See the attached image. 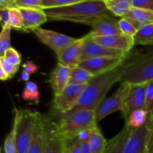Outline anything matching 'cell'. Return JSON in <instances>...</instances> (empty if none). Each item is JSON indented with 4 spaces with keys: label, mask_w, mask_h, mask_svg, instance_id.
Returning a JSON list of instances; mask_svg holds the SVG:
<instances>
[{
    "label": "cell",
    "mask_w": 153,
    "mask_h": 153,
    "mask_svg": "<svg viewBox=\"0 0 153 153\" xmlns=\"http://www.w3.org/2000/svg\"><path fill=\"white\" fill-rule=\"evenodd\" d=\"M43 10L47 15L48 21H66L91 27L104 18L112 16L103 0H91Z\"/></svg>",
    "instance_id": "1"
},
{
    "label": "cell",
    "mask_w": 153,
    "mask_h": 153,
    "mask_svg": "<svg viewBox=\"0 0 153 153\" xmlns=\"http://www.w3.org/2000/svg\"><path fill=\"white\" fill-rule=\"evenodd\" d=\"M123 75V67L122 65L108 73L94 76L87 84L74 108L64 116L82 110H97L104 101L106 94L111 87L117 82L122 81Z\"/></svg>",
    "instance_id": "2"
},
{
    "label": "cell",
    "mask_w": 153,
    "mask_h": 153,
    "mask_svg": "<svg viewBox=\"0 0 153 153\" xmlns=\"http://www.w3.org/2000/svg\"><path fill=\"white\" fill-rule=\"evenodd\" d=\"M123 67L121 82L131 85L146 84L153 80V51L137 55L132 59L126 58Z\"/></svg>",
    "instance_id": "3"
},
{
    "label": "cell",
    "mask_w": 153,
    "mask_h": 153,
    "mask_svg": "<svg viewBox=\"0 0 153 153\" xmlns=\"http://www.w3.org/2000/svg\"><path fill=\"white\" fill-rule=\"evenodd\" d=\"M56 123L58 131L63 137H76L82 131L91 129L97 125L96 111L82 110L60 117Z\"/></svg>",
    "instance_id": "4"
},
{
    "label": "cell",
    "mask_w": 153,
    "mask_h": 153,
    "mask_svg": "<svg viewBox=\"0 0 153 153\" xmlns=\"http://www.w3.org/2000/svg\"><path fill=\"white\" fill-rule=\"evenodd\" d=\"M35 113L28 109L15 108L13 127L15 129L17 153H28L32 139Z\"/></svg>",
    "instance_id": "5"
},
{
    "label": "cell",
    "mask_w": 153,
    "mask_h": 153,
    "mask_svg": "<svg viewBox=\"0 0 153 153\" xmlns=\"http://www.w3.org/2000/svg\"><path fill=\"white\" fill-rule=\"evenodd\" d=\"M43 153H64V137L57 127L56 121L41 114Z\"/></svg>",
    "instance_id": "6"
},
{
    "label": "cell",
    "mask_w": 153,
    "mask_h": 153,
    "mask_svg": "<svg viewBox=\"0 0 153 153\" xmlns=\"http://www.w3.org/2000/svg\"><path fill=\"white\" fill-rule=\"evenodd\" d=\"M131 85L127 82H122L117 91L112 96L101 103L98 108L96 110V121L98 123L100 121L104 119L105 117L122 110L126 98L131 91Z\"/></svg>",
    "instance_id": "7"
},
{
    "label": "cell",
    "mask_w": 153,
    "mask_h": 153,
    "mask_svg": "<svg viewBox=\"0 0 153 153\" xmlns=\"http://www.w3.org/2000/svg\"><path fill=\"white\" fill-rule=\"evenodd\" d=\"M86 86L87 85L68 84L61 94L55 96L54 108L58 112L60 117L67 114L74 108Z\"/></svg>",
    "instance_id": "8"
},
{
    "label": "cell",
    "mask_w": 153,
    "mask_h": 153,
    "mask_svg": "<svg viewBox=\"0 0 153 153\" xmlns=\"http://www.w3.org/2000/svg\"><path fill=\"white\" fill-rule=\"evenodd\" d=\"M127 57H100L81 61L78 67L89 72L94 76L113 70L120 67Z\"/></svg>",
    "instance_id": "9"
},
{
    "label": "cell",
    "mask_w": 153,
    "mask_h": 153,
    "mask_svg": "<svg viewBox=\"0 0 153 153\" xmlns=\"http://www.w3.org/2000/svg\"><path fill=\"white\" fill-rule=\"evenodd\" d=\"M34 33L41 43L50 48L56 54L63 48L76 40V38L66 34L42 28L35 29Z\"/></svg>",
    "instance_id": "10"
},
{
    "label": "cell",
    "mask_w": 153,
    "mask_h": 153,
    "mask_svg": "<svg viewBox=\"0 0 153 153\" xmlns=\"http://www.w3.org/2000/svg\"><path fill=\"white\" fill-rule=\"evenodd\" d=\"M128 53L111 49L96 43L88 34L85 35V40L82 48L81 61L100 57H127Z\"/></svg>",
    "instance_id": "11"
},
{
    "label": "cell",
    "mask_w": 153,
    "mask_h": 153,
    "mask_svg": "<svg viewBox=\"0 0 153 153\" xmlns=\"http://www.w3.org/2000/svg\"><path fill=\"white\" fill-rule=\"evenodd\" d=\"M85 40V36L79 39H76L73 43L66 46L59 51L57 55L59 64L74 68L79 66L81 62L82 48Z\"/></svg>",
    "instance_id": "12"
},
{
    "label": "cell",
    "mask_w": 153,
    "mask_h": 153,
    "mask_svg": "<svg viewBox=\"0 0 153 153\" xmlns=\"http://www.w3.org/2000/svg\"><path fill=\"white\" fill-rule=\"evenodd\" d=\"M146 107V84L131 85V91L126 98L121 112L126 120L128 115L137 109H145Z\"/></svg>",
    "instance_id": "13"
},
{
    "label": "cell",
    "mask_w": 153,
    "mask_h": 153,
    "mask_svg": "<svg viewBox=\"0 0 153 153\" xmlns=\"http://www.w3.org/2000/svg\"><path fill=\"white\" fill-rule=\"evenodd\" d=\"M92 38L96 43L101 46L111 49L121 51L126 53H129L134 46V38L123 34L102 36Z\"/></svg>",
    "instance_id": "14"
},
{
    "label": "cell",
    "mask_w": 153,
    "mask_h": 153,
    "mask_svg": "<svg viewBox=\"0 0 153 153\" xmlns=\"http://www.w3.org/2000/svg\"><path fill=\"white\" fill-rule=\"evenodd\" d=\"M146 123L140 128H131L124 147L123 153H147Z\"/></svg>",
    "instance_id": "15"
},
{
    "label": "cell",
    "mask_w": 153,
    "mask_h": 153,
    "mask_svg": "<svg viewBox=\"0 0 153 153\" xmlns=\"http://www.w3.org/2000/svg\"><path fill=\"white\" fill-rule=\"evenodd\" d=\"M71 68L58 63L50 75V82L54 95L58 96L63 92L70 82Z\"/></svg>",
    "instance_id": "16"
},
{
    "label": "cell",
    "mask_w": 153,
    "mask_h": 153,
    "mask_svg": "<svg viewBox=\"0 0 153 153\" xmlns=\"http://www.w3.org/2000/svg\"><path fill=\"white\" fill-rule=\"evenodd\" d=\"M23 18L24 31H32L40 28L48 21L47 15L43 9L19 8Z\"/></svg>",
    "instance_id": "17"
},
{
    "label": "cell",
    "mask_w": 153,
    "mask_h": 153,
    "mask_svg": "<svg viewBox=\"0 0 153 153\" xmlns=\"http://www.w3.org/2000/svg\"><path fill=\"white\" fill-rule=\"evenodd\" d=\"M91 28V31L88 34L91 37L122 34L120 29L119 20L112 16L105 17L96 22Z\"/></svg>",
    "instance_id": "18"
},
{
    "label": "cell",
    "mask_w": 153,
    "mask_h": 153,
    "mask_svg": "<svg viewBox=\"0 0 153 153\" xmlns=\"http://www.w3.org/2000/svg\"><path fill=\"white\" fill-rule=\"evenodd\" d=\"M125 18L138 30L143 25L153 24V10L132 7Z\"/></svg>",
    "instance_id": "19"
},
{
    "label": "cell",
    "mask_w": 153,
    "mask_h": 153,
    "mask_svg": "<svg viewBox=\"0 0 153 153\" xmlns=\"http://www.w3.org/2000/svg\"><path fill=\"white\" fill-rule=\"evenodd\" d=\"M131 129V128L126 123L123 129L115 137L108 140L107 146L102 153H123L124 147Z\"/></svg>",
    "instance_id": "20"
},
{
    "label": "cell",
    "mask_w": 153,
    "mask_h": 153,
    "mask_svg": "<svg viewBox=\"0 0 153 153\" xmlns=\"http://www.w3.org/2000/svg\"><path fill=\"white\" fill-rule=\"evenodd\" d=\"M28 153H43V131H42L41 114L36 112L33 128L32 139Z\"/></svg>",
    "instance_id": "21"
},
{
    "label": "cell",
    "mask_w": 153,
    "mask_h": 153,
    "mask_svg": "<svg viewBox=\"0 0 153 153\" xmlns=\"http://www.w3.org/2000/svg\"><path fill=\"white\" fill-rule=\"evenodd\" d=\"M108 142L97 125L89 130V145L92 153H102Z\"/></svg>",
    "instance_id": "22"
},
{
    "label": "cell",
    "mask_w": 153,
    "mask_h": 153,
    "mask_svg": "<svg viewBox=\"0 0 153 153\" xmlns=\"http://www.w3.org/2000/svg\"><path fill=\"white\" fill-rule=\"evenodd\" d=\"M106 8L112 15L123 18L132 7L131 0H103Z\"/></svg>",
    "instance_id": "23"
},
{
    "label": "cell",
    "mask_w": 153,
    "mask_h": 153,
    "mask_svg": "<svg viewBox=\"0 0 153 153\" xmlns=\"http://www.w3.org/2000/svg\"><path fill=\"white\" fill-rule=\"evenodd\" d=\"M149 113L146 109H137L128 115L126 120V123L131 128H140L147 122Z\"/></svg>",
    "instance_id": "24"
},
{
    "label": "cell",
    "mask_w": 153,
    "mask_h": 153,
    "mask_svg": "<svg viewBox=\"0 0 153 153\" xmlns=\"http://www.w3.org/2000/svg\"><path fill=\"white\" fill-rule=\"evenodd\" d=\"M133 38L134 45H153V24L142 26Z\"/></svg>",
    "instance_id": "25"
},
{
    "label": "cell",
    "mask_w": 153,
    "mask_h": 153,
    "mask_svg": "<svg viewBox=\"0 0 153 153\" xmlns=\"http://www.w3.org/2000/svg\"><path fill=\"white\" fill-rule=\"evenodd\" d=\"M94 77L91 73L79 67L71 68L69 84L75 85H87Z\"/></svg>",
    "instance_id": "26"
},
{
    "label": "cell",
    "mask_w": 153,
    "mask_h": 153,
    "mask_svg": "<svg viewBox=\"0 0 153 153\" xmlns=\"http://www.w3.org/2000/svg\"><path fill=\"white\" fill-rule=\"evenodd\" d=\"M21 97L22 100L25 101L38 103L40 100V94L37 84L31 81L26 82Z\"/></svg>",
    "instance_id": "27"
},
{
    "label": "cell",
    "mask_w": 153,
    "mask_h": 153,
    "mask_svg": "<svg viewBox=\"0 0 153 153\" xmlns=\"http://www.w3.org/2000/svg\"><path fill=\"white\" fill-rule=\"evenodd\" d=\"M9 17L8 25L11 28L18 31H24L23 18L20 9L17 7H9Z\"/></svg>",
    "instance_id": "28"
},
{
    "label": "cell",
    "mask_w": 153,
    "mask_h": 153,
    "mask_svg": "<svg viewBox=\"0 0 153 153\" xmlns=\"http://www.w3.org/2000/svg\"><path fill=\"white\" fill-rule=\"evenodd\" d=\"M64 153H82L79 135L73 137H64Z\"/></svg>",
    "instance_id": "29"
},
{
    "label": "cell",
    "mask_w": 153,
    "mask_h": 153,
    "mask_svg": "<svg viewBox=\"0 0 153 153\" xmlns=\"http://www.w3.org/2000/svg\"><path fill=\"white\" fill-rule=\"evenodd\" d=\"M11 29L9 25L3 27L0 34V57L3 56L7 49L11 47L10 46V32Z\"/></svg>",
    "instance_id": "30"
},
{
    "label": "cell",
    "mask_w": 153,
    "mask_h": 153,
    "mask_svg": "<svg viewBox=\"0 0 153 153\" xmlns=\"http://www.w3.org/2000/svg\"><path fill=\"white\" fill-rule=\"evenodd\" d=\"M91 1V0H43V9L52 8V7H64L72 5L82 1Z\"/></svg>",
    "instance_id": "31"
},
{
    "label": "cell",
    "mask_w": 153,
    "mask_h": 153,
    "mask_svg": "<svg viewBox=\"0 0 153 153\" xmlns=\"http://www.w3.org/2000/svg\"><path fill=\"white\" fill-rule=\"evenodd\" d=\"M4 153H17L16 152L15 129L13 127H12L11 130L4 140Z\"/></svg>",
    "instance_id": "32"
},
{
    "label": "cell",
    "mask_w": 153,
    "mask_h": 153,
    "mask_svg": "<svg viewBox=\"0 0 153 153\" xmlns=\"http://www.w3.org/2000/svg\"><path fill=\"white\" fill-rule=\"evenodd\" d=\"M1 57H3L7 62L16 67H19V65H20L21 64L20 54L13 47L7 49L4 52V55Z\"/></svg>",
    "instance_id": "33"
},
{
    "label": "cell",
    "mask_w": 153,
    "mask_h": 153,
    "mask_svg": "<svg viewBox=\"0 0 153 153\" xmlns=\"http://www.w3.org/2000/svg\"><path fill=\"white\" fill-rule=\"evenodd\" d=\"M119 26L122 34L128 35L129 37H134L137 33V29L126 19L123 17L119 20Z\"/></svg>",
    "instance_id": "34"
},
{
    "label": "cell",
    "mask_w": 153,
    "mask_h": 153,
    "mask_svg": "<svg viewBox=\"0 0 153 153\" xmlns=\"http://www.w3.org/2000/svg\"><path fill=\"white\" fill-rule=\"evenodd\" d=\"M14 4L18 8L43 9V0H15Z\"/></svg>",
    "instance_id": "35"
},
{
    "label": "cell",
    "mask_w": 153,
    "mask_h": 153,
    "mask_svg": "<svg viewBox=\"0 0 153 153\" xmlns=\"http://www.w3.org/2000/svg\"><path fill=\"white\" fill-rule=\"evenodd\" d=\"M145 109L153 116V80L146 84V107Z\"/></svg>",
    "instance_id": "36"
},
{
    "label": "cell",
    "mask_w": 153,
    "mask_h": 153,
    "mask_svg": "<svg viewBox=\"0 0 153 153\" xmlns=\"http://www.w3.org/2000/svg\"><path fill=\"white\" fill-rule=\"evenodd\" d=\"M147 134H146V152L153 153V116H149L147 122Z\"/></svg>",
    "instance_id": "37"
},
{
    "label": "cell",
    "mask_w": 153,
    "mask_h": 153,
    "mask_svg": "<svg viewBox=\"0 0 153 153\" xmlns=\"http://www.w3.org/2000/svg\"><path fill=\"white\" fill-rule=\"evenodd\" d=\"M0 67H1L4 71L7 73V76H9V79L13 78L19 69V67L12 65L11 64L7 62L3 57H0Z\"/></svg>",
    "instance_id": "38"
},
{
    "label": "cell",
    "mask_w": 153,
    "mask_h": 153,
    "mask_svg": "<svg viewBox=\"0 0 153 153\" xmlns=\"http://www.w3.org/2000/svg\"><path fill=\"white\" fill-rule=\"evenodd\" d=\"M89 130L82 131L79 134L82 153H92L89 145Z\"/></svg>",
    "instance_id": "39"
},
{
    "label": "cell",
    "mask_w": 153,
    "mask_h": 153,
    "mask_svg": "<svg viewBox=\"0 0 153 153\" xmlns=\"http://www.w3.org/2000/svg\"><path fill=\"white\" fill-rule=\"evenodd\" d=\"M133 7L153 10V0H131Z\"/></svg>",
    "instance_id": "40"
},
{
    "label": "cell",
    "mask_w": 153,
    "mask_h": 153,
    "mask_svg": "<svg viewBox=\"0 0 153 153\" xmlns=\"http://www.w3.org/2000/svg\"><path fill=\"white\" fill-rule=\"evenodd\" d=\"M9 17H10V13H9V7L0 9V20H1V26L4 27L6 25H8Z\"/></svg>",
    "instance_id": "41"
},
{
    "label": "cell",
    "mask_w": 153,
    "mask_h": 153,
    "mask_svg": "<svg viewBox=\"0 0 153 153\" xmlns=\"http://www.w3.org/2000/svg\"><path fill=\"white\" fill-rule=\"evenodd\" d=\"M22 70H23V71H25L27 73H29L31 74H32V73H35L38 70V67L33 61H28L27 62H25V64H23V65H22Z\"/></svg>",
    "instance_id": "42"
},
{
    "label": "cell",
    "mask_w": 153,
    "mask_h": 153,
    "mask_svg": "<svg viewBox=\"0 0 153 153\" xmlns=\"http://www.w3.org/2000/svg\"><path fill=\"white\" fill-rule=\"evenodd\" d=\"M30 77H31V73H27L25 71H22V73H21L20 76V79L22 82H29Z\"/></svg>",
    "instance_id": "43"
},
{
    "label": "cell",
    "mask_w": 153,
    "mask_h": 153,
    "mask_svg": "<svg viewBox=\"0 0 153 153\" xmlns=\"http://www.w3.org/2000/svg\"><path fill=\"white\" fill-rule=\"evenodd\" d=\"M0 79L2 81H7L9 79V76L1 67H0Z\"/></svg>",
    "instance_id": "44"
},
{
    "label": "cell",
    "mask_w": 153,
    "mask_h": 153,
    "mask_svg": "<svg viewBox=\"0 0 153 153\" xmlns=\"http://www.w3.org/2000/svg\"><path fill=\"white\" fill-rule=\"evenodd\" d=\"M14 1H15V0H14Z\"/></svg>",
    "instance_id": "45"
}]
</instances>
